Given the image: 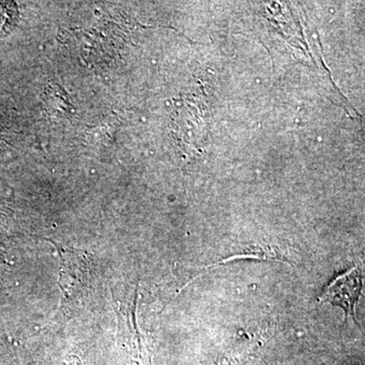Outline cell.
<instances>
[{"label":"cell","mask_w":365,"mask_h":365,"mask_svg":"<svg viewBox=\"0 0 365 365\" xmlns=\"http://www.w3.org/2000/svg\"><path fill=\"white\" fill-rule=\"evenodd\" d=\"M16 21V9L13 4L0 2V36L11 32Z\"/></svg>","instance_id":"2"},{"label":"cell","mask_w":365,"mask_h":365,"mask_svg":"<svg viewBox=\"0 0 365 365\" xmlns=\"http://www.w3.org/2000/svg\"><path fill=\"white\" fill-rule=\"evenodd\" d=\"M361 283L359 272L352 269L336 278L319 297V300L342 307L346 316L350 314L355 319V304L359 300Z\"/></svg>","instance_id":"1"}]
</instances>
